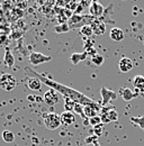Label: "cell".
I'll list each match as a JSON object with an SVG mask.
<instances>
[{"label":"cell","mask_w":144,"mask_h":146,"mask_svg":"<svg viewBox=\"0 0 144 146\" xmlns=\"http://www.w3.org/2000/svg\"><path fill=\"white\" fill-rule=\"evenodd\" d=\"M25 70H26V73H27L28 75H32V76H35L37 79H39V81H41L42 83H44V84H46L47 87H50V89H53V90H55L56 92H59V93L62 94L64 98H68V99H70V100L77 102V104H80V105H82V106H89V105H92V104L95 102V101H92L90 98L86 97L83 93L77 91V90H74V89H72V88L65 87V86H63V84H61V83H59V82H56V81H53V80H51V79H47V78H45L44 75L38 74L37 72L33 71V70L29 69V68H26Z\"/></svg>","instance_id":"1"},{"label":"cell","mask_w":144,"mask_h":146,"mask_svg":"<svg viewBox=\"0 0 144 146\" xmlns=\"http://www.w3.org/2000/svg\"><path fill=\"white\" fill-rule=\"evenodd\" d=\"M17 87V80L8 73H3L0 76V88L5 91H13Z\"/></svg>","instance_id":"2"},{"label":"cell","mask_w":144,"mask_h":146,"mask_svg":"<svg viewBox=\"0 0 144 146\" xmlns=\"http://www.w3.org/2000/svg\"><path fill=\"white\" fill-rule=\"evenodd\" d=\"M44 125L45 127L50 130H55L60 127L62 124H61V118H60V115L55 113V112H51V113H47L45 117H44Z\"/></svg>","instance_id":"3"},{"label":"cell","mask_w":144,"mask_h":146,"mask_svg":"<svg viewBox=\"0 0 144 146\" xmlns=\"http://www.w3.org/2000/svg\"><path fill=\"white\" fill-rule=\"evenodd\" d=\"M51 60H52L51 56L39 53V52H33V53L29 54V63L32 65H41V64L46 63Z\"/></svg>","instance_id":"4"},{"label":"cell","mask_w":144,"mask_h":146,"mask_svg":"<svg viewBox=\"0 0 144 146\" xmlns=\"http://www.w3.org/2000/svg\"><path fill=\"white\" fill-rule=\"evenodd\" d=\"M43 101L47 105V106H55L59 101H60V93L56 92L53 89H50L49 91H46L44 93L43 97Z\"/></svg>","instance_id":"5"},{"label":"cell","mask_w":144,"mask_h":146,"mask_svg":"<svg viewBox=\"0 0 144 146\" xmlns=\"http://www.w3.org/2000/svg\"><path fill=\"white\" fill-rule=\"evenodd\" d=\"M140 90H137V89H135V90H132L131 88H122L121 89V96H122V98L125 100V101H131V100H133V99H135L136 97H139V94H140Z\"/></svg>","instance_id":"6"},{"label":"cell","mask_w":144,"mask_h":146,"mask_svg":"<svg viewBox=\"0 0 144 146\" xmlns=\"http://www.w3.org/2000/svg\"><path fill=\"white\" fill-rule=\"evenodd\" d=\"M93 31V34H96L97 36H103L106 32V25L100 21L99 19H93V21L90 24Z\"/></svg>","instance_id":"7"},{"label":"cell","mask_w":144,"mask_h":146,"mask_svg":"<svg viewBox=\"0 0 144 146\" xmlns=\"http://www.w3.org/2000/svg\"><path fill=\"white\" fill-rule=\"evenodd\" d=\"M60 118H61V124L67 127L71 126L75 123V116L70 111H63L60 115Z\"/></svg>","instance_id":"8"},{"label":"cell","mask_w":144,"mask_h":146,"mask_svg":"<svg viewBox=\"0 0 144 146\" xmlns=\"http://www.w3.org/2000/svg\"><path fill=\"white\" fill-rule=\"evenodd\" d=\"M133 61L128 57H122L118 62V68H119V71L123 73L129 72L132 69H133Z\"/></svg>","instance_id":"9"},{"label":"cell","mask_w":144,"mask_h":146,"mask_svg":"<svg viewBox=\"0 0 144 146\" xmlns=\"http://www.w3.org/2000/svg\"><path fill=\"white\" fill-rule=\"evenodd\" d=\"M100 94H101V97H103V102H104V105H108V104L110 102V100H113V99H115V98L117 97V94H116L115 92L109 90L107 88H105V87H101V89H100Z\"/></svg>","instance_id":"10"},{"label":"cell","mask_w":144,"mask_h":146,"mask_svg":"<svg viewBox=\"0 0 144 146\" xmlns=\"http://www.w3.org/2000/svg\"><path fill=\"white\" fill-rule=\"evenodd\" d=\"M85 16H82V15H78V14H74V15H72V17L69 19V21H68V25H69V27L70 28H75V27H78V26H80V28L82 27V26H85L83 24H82V21L85 20Z\"/></svg>","instance_id":"11"},{"label":"cell","mask_w":144,"mask_h":146,"mask_svg":"<svg viewBox=\"0 0 144 146\" xmlns=\"http://www.w3.org/2000/svg\"><path fill=\"white\" fill-rule=\"evenodd\" d=\"M89 11H90V14H91V16H93V17H99V16H101V15L104 14V6H103L101 3H99V2L93 1V2H91V5H90Z\"/></svg>","instance_id":"12"},{"label":"cell","mask_w":144,"mask_h":146,"mask_svg":"<svg viewBox=\"0 0 144 146\" xmlns=\"http://www.w3.org/2000/svg\"><path fill=\"white\" fill-rule=\"evenodd\" d=\"M109 37L114 40V42H121L124 39L125 37V34L123 32V29L118 28V27H113L109 32Z\"/></svg>","instance_id":"13"},{"label":"cell","mask_w":144,"mask_h":146,"mask_svg":"<svg viewBox=\"0 0 144 146\" xmlns=\"http://www.w3.org/2000/svg\"><path fill=\"white\" fill-rule=\"evenodd\" d=\"M27 87L33 91H39L42 88V82L39 81V79L32 76L27 79Z\"/></svg>","instance_id":"14"},{"label":"cell","mask_w":144,"mask_h":146,"mask_svg":"<svg viewBox=\"0 0 144 146\" xmlns=\"http://www.w3.org/2000/svg\"><path fill=\"white\" fill-rule=\"evenodd\" d=\"M3 64L7 68H11L15 64V57H14V55L11 54L9 48H6V53H5V56H3Z\"/></svg>","instance_id":"15"},{"label":"cell","mask_w":144,"mask_h":146,"mask_svg":"<svg viewBox=\"0 0 144 146\" xmlns=\"http://www.w3.org/2000/svg\"><path fill=\"white\" fill-rule=\"evenodd\" d=\"M133 86L135 87V89L144 91V75H135L133 79Z\"/></svg>","instance_id":"16"},{"label":"cell","mask_w":144,"mask_h":146,"mask_svg":"<svg viewBox=\"0 0 144 146\" xmlns=\"http://www.w3.org/2000/svg\"><path fill=\"white\" fill-rule=\"evenodd\" d=\"M87 56H88V53H87V52H85V53H73V54L71 55V57H70V60H71L72 64L77 65L78 63H80L81 61H83Z\"/></svg>","instance_id":"17"},{"label":"cell","mask_w":144,"mask_h":146,"mask_svg":"<svg viewBox=\"0 0 144 146\" xmlns=\"http://www.w3.org/2000/svg\"><path fill=\"white\" fill-rule=\"evenodd\" d=\"M80 34L82 35V36L85 37H90L93 35V31H92V27H91V25L89 24H87V25H85V26H82L81 28H80Z\"/></svg>","instance_id":"18"},{"label":"cell","mask_w":144,"mask_h":146,"mask_svg":"<svg viewBox=\"0 0 144 146\" xmlns=\"http://www.w3.org/2000/svg\"><path fill=\"white\" fill-rule=\"evenodd\" d=\"M2 139L6 143H13L15 141V135L10 130H5V131H2Z\"/></svg>","instance_id":"19"},{"label":"cell","mask_w":144,"mask_h":146,"mask_svg":"<svg viewBox=\"0 0 144 146\" xmlns=\"http://www.w3.org/2000/svg\"><path fill=\"white\" fill-rule=\"evenodd\" d=\"M91 62L95 64V65H97V66H100L101 64H103V62H104V57L101 56L100 54H97V53H95L93 56L91 57Z\"/></svg>","instance_id":"20"},{"label":"cell","mask_w":144,"mask_h":146,"mask_svg":"<svg viewBox=\"0 0 144 146\" xmlns=\"http://www.w3.org/2000/svg\"><path fill=\"white\" fill-rule=\"evenodd\" d=\"M131 121L136 124L140 128L144 129V116H141V117H131Z\"/></svg>","instance_id":"21"},{"label":"cell","mask_w":144,"mask_h":146,"mask_svg":"<svg viewBox=\"0 0 144 146\" xmlns=\"http://www.w3.org/2000/svg\"><path fill=\"white\" fill-rule=\"evenodd\" d=\"M75 104L77 102L72 101V100L68 99V98H64V108H65V111H70L71 112L73 108H74V106H75Z\"/></svg>","instance_id":"22"},{"label":"cell","mask_w":144,"mask_h":146,"mask_svg":"<svg viewBox=\"0 0 144 146\" xmlns=\"http://www.w3.org/2000/svg\"><path fill=\"white\" fill-rule=\"evenodd\" d=\"M73 111L77 112V113H79L83 119H86V116H85V106H82L80 104H75V106L73 108Z\"/></svg>","instance_id":"23"},{"label":"cell","mask_w":144,"mask_h":146,"mask_svg":"<svg viewBox=\"0 0 144 146\" xmlns=\"http://www.w3.org/2000/svg\"><path fill=\"white\" fill-rule=\"evenodd\" d=\"M69 29H70V27H69V25H68V24H62V25L56 26V27L54 28V31H55L56 33H63V32H68Z\"/></svg>","instance_id":"24"},{"label":"cell","mask_w":144,"mask_h":146,"mask_svg":"<svg viewBox=\"0 0 144 146\" xmlns=\"http://www.w3.org/2000/svg\"><path fill=\"white\" fill-rule=\"evenodd\" d=\"M89 124L91 126H97V125H99V124H101V119H100V116L98 115V116H95V117H92V118H90L89 119Z\"/></svg>","instance_id":"25"},{"label":"cell","mask_w":144,"mask_h":146,"mask_svg":"<svg viewBox=\"0 0 144 146\" xmlns=\"http://www.w3.org/2000/svg\"><path fill=\"white\" fill-rule=\"evenodd\" d=\"M103 131H104V126H103V124H99V125H97V126L93 127V133H95V135H96L97 137L101 136V135H103Z\"/></svg>","instance_id":"26"},{"label":"cell","mask_w":144,"mask_h":146,"mask_svg":"<svg viewBox=\"0 0 144 146\" xmlns=\"http://www.w3.org/2000/svg\"><path fill=\"white\" fill-rule=\"evenodd\" d=\"M96 142H97V136L96 135H92L88 138H86V143L87 144H95Z\"/></svg>","instance_id":"27"},{"label":"cell","mask_w":144,"mask_h":146,"mask_svg":"<svg viewBox=\"0 0 144 146\" xmlns=\"http://www.w3.org/2000/svg\"><path fill=\"white\" fill-rule=\"evenodd\" d=\"M27 99H28V101H41V100H43L42 98H39V97H35V96H28V97H27Z\"/></svg>","instance_id":"28"},{"label":"cell","mask_w":144,"mask_h":146,"mask_svg":"<svg viewBox=\"0 0 144 146\" xmlns=\"http://www.w3.org/2000/svg\"><path fill=\"white\" fill-rule=\"evenodd\" d=\"M93 146H100V144H99V143H98V141H97V142L93 144Z\"/></svg>","instance_id":"29"},{"label":"cell","mask_w":144,"mask_h":146,"mask_svg":"<svg viewBox=\"0 0 144 146\" xmlns=\"http://www.w3.org/2000/svg\"><path fill=\"white\" fill-rule=\"evenodd\" d=\"M143 92H144V91H143Z\"/></svg>","instance_id":"30"}]
</instances>
